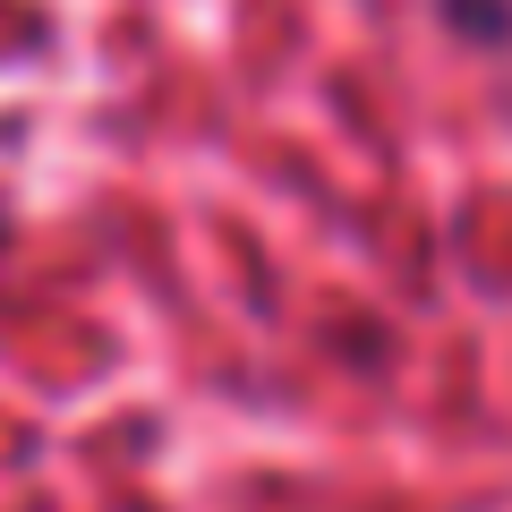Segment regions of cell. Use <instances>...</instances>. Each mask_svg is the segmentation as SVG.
<instances>
[{"label": "cell", "mask_w": 512, "mask_h": 512, "mask_svg": "<svg viewBox=\"0 0 512 512\" xmlns=\"http://www.w3.org/2000/svg\"><path fill=\"white\" fill-rule=\"evenodd\" d=\"M444 9H453V26H470L478 43H504L512 26H504V0H444Z\"/></svg>", "instance_id": "cell-1"}]
</instances>
